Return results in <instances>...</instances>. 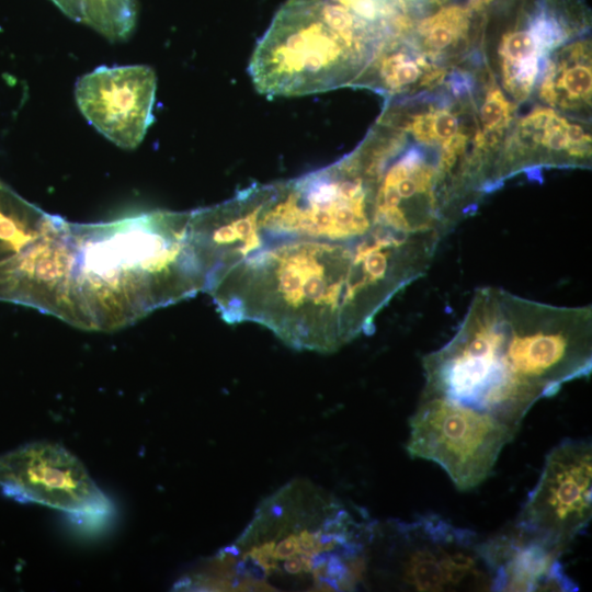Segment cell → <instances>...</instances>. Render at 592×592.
Wrapping results in <instances>:
<instances>
[{"mask_svg": "<svg viewBox=\"0 0 592 592\" xmlns=\"http://www.w3.org/2000/svg\"><path fill=\"white\" fill-rule=\"evenodd\" d=\"M591 127L587 119L538 104L516 117L505 141L500 166L501 182L540 168L591 166Z\"/></svg>", "mask_w": 592, "mask_h": 592, "instance_id": "cell-14", "label": "cell"}, {"mask_svg": "<svg viewBox=\"0 0 592 592\" xmlns=\"http://www.w3.org/2000/svg\"><path fill=\"white\" fill-rule=\"evenodd\" d=\"M394 585L410 591L491 590L487 539L439 515L374 523L367 562Z\"/></svg>", "mask_w": 592, "mask_h": 592, "instance_id": "cell-7", "label": "cell"}, {"mask_svg": "<svg viewBox=\"0 0 592 592\" xmlns=\"http://www.w3.org/2000/svg\"><path fill=\"white\" fill-rule=\"evenodd\" d=\"M449 69L432 61L399 35L387 36L353 86L372 89L386 101L443 83Z\"/></svg>", "mask_w": 592, "mask_h": 592, "instance_id": "cell-16", "label": "cell"}, {"mask_svg": "<svg viewBox=\"0 0 592 592\" xmlns=\"http://www.w3.org/2000/svg\"><path fill=\"white\" fill-rule=\"evenodd\" d=\"M493 570L491 591H577L565 573L561 554L513 527L487 539Z\"/></svg>", "mask_w": 592, "mask_h": 592, "instance_id": "cell-15", "label": "cell"}, {"mask_svg": "<svg viewBox=\"0 0 592 592\" xmlns=\"http://www.w3.org/2000/svg\"><path fill=\"white\" fill-rule=\"evenodd\" d=\"M374 522L296 479L264 499L237 540L216 554L230 591H351L366 579ZM277 585V590H278Z\"/></svg>", "mask_w": 592, "mask_h": 592, "instance_id": "cell-4", "label": "cell"}, {"mask_svg": "<svg viewBox=\"0 0 592 592\" xmlns=\"http://www.w3.org/2000/svg\"><path fill=\"white\" fill-rule=\"evenodd\" d=\"M58 217L27 202L0 181V262L44 235Z\"/></svg>", "mask_w": 592, "mask_h": 592, "instance_id": "cell-18", "label": "cell"}, {"mask_svg": "<svg viewBox=\"0 0 592 592\" xmlns=\"http://www.w3.org/2000/svg\"><path fill=\"white\" fill-rule=\"evenodd\" d=\"M0 488L20 502H33L77 516L100 517L110 503L83 464L65 447L36 442L0 456Z\"/></svg>", "mask_w": 592, "mask_h": 592, "instance_id": "cell-11", "label": "cell"}, {"mask_svg": "<svg viewBox=\"0 0 592 592\" xmlns=\"http://www.w3.org/2000/svg\"><path fill=\"white\" fill-rule=\"evenodd\" d=\"M65 14L112 42L127 39L137 22L136 0H52Z\"/></svg>", "mask_w": 592, "mask_h": 592, "instance_id": "cell-19", "label": "cell"}, {"mask_svg": "<svg viewBox=\"0 0 592 592\" xmlns=\"http://www.w3.org/2000/svg\"><path fill=\"white\" fill-rule=\"evenodd\" d=\"M385 37L342 0H287L252 54L255 89L298 96L353 86Z\"/></svg>", "mask_w": 592, "mask_h": 592, "instance_id": "cell-5", "label": "cell"}, {"mask_svg": "<svg viewBox=\"0 0 592 592\" xmlns=\"http://www.w3.org/2000/svg\"><path fill=\"white\" fill-rule=\"evenodd\" d=\"M592 447L565 440L546 456L537 483L512 527L562 554L592 516Z\"/></svg>", "mask_w": 592, "mask_h": 592, "instance_id": "cell-10", "label": "cell"}, {"mask_svg": "<svg viewBox=\"0 0 592 592\" xmlns=\"http://www.w3.org/2000/svg\"><path fill=\"white\" fill-rule=\"evenodd\" d=\"M156 89L148 66H100L77 81L75 96L99 133L123 149H134L153 123Z\"/></svg>", "mask_w": 592, "mask_h": 592, "instance_id": "cell-12", "label": "cell"}, {"mask_svg": "<svg viewBox=\"0 0 592 592\" xmlns=\"http://www.w3.org/2000/svg\"><path fill=\"white\" fill-rule=\"evenodd\" d=\"M205 292L228 323L255 322L294 349L333 352L372 329L399 285L372 237L282 239L219 271Z\"/></svg>", "mask_w": 592, "mask_h": 592, "instance_id": "cell-1", "label": "cell"}, {"mask_svg": "<svg viewBox=\"0 0 592 592\" xmlns=\"http://www.w3.org/2000/svg\"><path fill=\"white\" fill-rule=\"evenodd\" d=\"M72 258L70 221L59 216L44 235L0 262V300L35 308L75 326Z\"/></svg>", "mask_w": 592, "mask_h": 592, "instance_id": "cell-13", "label": "cell"}, {"mask_svg": "<svg viewBox=\"0 0 592 592\" xmlns=\"http://www.w3.org/2000/svg\"><path fill=\"white\" fill-rule=\"evenodd\" d=\"M261 247L282 239L360 241L378 229L371 185L351 153L299 178L263 184Z\"/></svg>", "mask_w": 592, "mask_h": 592, "instance_id": "cell-6", "label": "cell"}, {"mask_svg": "<svg viewBox=\"0 0 592 592\" xmlns=\"http://www.w3.org/2000/svg\"><path fill=\"white\" fill-rule=\"evenodd\" d=\"M591 52L589 34L556 49L546 60L533 98L560 113L588 121L592 96Z\"/></svg>", "mask_w": 592, "mask_h": 592, "instance_id": "cell-17", "label": "cell"}, {"mask_svg": "<svg viewBox=\"0 0 592 592\" xmlns=\"http://www.w3.org/2000/svg\"><path fill=\"white\" fill-rule=\"evenodd\" d=\"M409 426V455L442 467L459 491L476 488L491 475L519 431L490 414L426 394H421Z\"/></svg>", "mask_w": 592, "mask_h": 592, "instance_id": "cell-9", "label": "cell"}, {"mask_svg": "<svg viewBox=\"0 0 592 592\" xmlns=\"http://www.w3.org/2000/svg\"><path fill=\"white\" fill-rule=\"evenodd\" d=\"M591 364V306H555L482 287L454 337L423 357L422 394L520 428L539 399L589 376Z\"/></svg>", "mask_w": 592, "mask_h": 592, "instance_id": "cell-2", "label": "cell"}, {"mask_svg": "<svg viewBox=\"0 0 592 592\" xmlns=\"http://www.w3.org/2000/svg\"><path fill=\"white\" fill-rule=\"evenodd\" d=\"M590 13L580 0H505L485 24L479 53L514 103L533 99L547 58L589 34Z\"/></svg>", "mask_w": 592, "mask_h": 592, "instance_id": "cell-8", "label": "cell"}, {"mask_svg": "<svg viewBox=\"0 0 592 592\" xmlns=\"http://www.w3.org/2000/svg\"><path fill=\"white\" fill-rule=\"evenodd\" d=\"M75 327L113 331L204 292L207 274L190 212L150 210L106 223H70Z\"/></svg>", "mask_w": 592, "mask_h": 592, "instance_id": "cell-3", "label": "cell"}]
</instances>
